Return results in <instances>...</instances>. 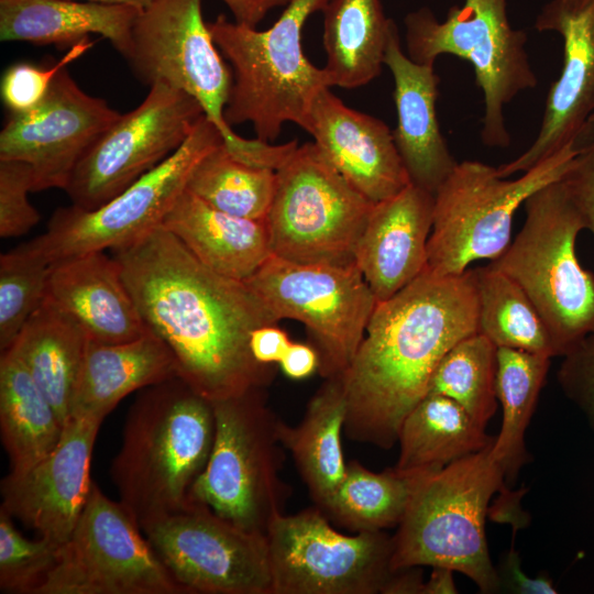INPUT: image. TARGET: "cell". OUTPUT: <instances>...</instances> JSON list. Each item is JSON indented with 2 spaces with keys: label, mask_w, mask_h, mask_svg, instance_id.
I'll return each instance as SVG.
<instances>
[{
  "label": "cell",
  "mask_w": 594,
  "mask_h": 594,
  "mask_svg": "<svg viewBox=\"0 0 594 594\" xmlns=\"http://www.w3.org/2000/svg\"><path fill=\"white\" fill-rule=\"evenodd\" d=\"M277 321L304 323L324 378L350 366L377 300L356 263H297L271 255L244 280Z\"/></svg>",
  "instance_id": "obj_12"
},
{
  "label": "cell",
  "mask_w": 594,
  "mask_h": 594,
  "mask_svg": "<svg viewBox=\"0 0 594 594\" xmlns=\"http://www.w3.org/2000/svg\"><path fill=\"white\" fill-rule=\"evenodd\" d=\"M408 57L433 65L442 54L466 59L483 92L481 140L488 147H508L504 107L538 79L526 51L527 34L510 25L506 0H464L443 21L421 8L405 18Z\"/></svg>",
  "instance_id": "obj_9"
},
{
  "label": "cell",
  "mask_w": 594,
  "mask_h": 594,
  "mask_svg": "<svg viewBox=\"0 0 594 594\" xmlns=\"http://www.w3.org/2000/svg\"><path fill=\"white\" fill-rule=\"evenodd\" d=\"M103 4H120L136 8L139 10L145 9L153 0H87Z\"/></svg>",
  "instance_id": "obj_50"
},
{
  "label": "cell",
  "mask_w": 594,
  "mask_h": 594,
  "mask_svg": "<svg viewBox=\"0 0 594 594\" xmlns=\"http://www.w3.org/2000/svg\"><path fill=\"white\" fill-rule=\"evenodd\" d=\"M497 346L481 332L457 342L435 369L428 394L458 403L482 427L497 409Z\"/></svg>",
  "instance_id": "obj_37"
},
{
  "label": "cell",
  "mask_w": 594,
  "mask_h": 594,
  "mask_svg": "<svg viewBox=\"0 0 594 594\" xmlns=\"http://www.w3.org/2000/svg\"><path fill=\"white\" fill-rule=\"evenodd\" d=\"M0 429L10 474L23 473L44 459L64 431L55 409L10 350L0 358Z\"/></svg>",
  "instance_id": "obj_32"
},
{
  "label": "cell",
  "mask_w": 594,
  "mask_h": 594,
  "mask_svg": "<svg viewBox=\"0 0 594 594\" xmlns=\"http://www.w3.org/2000/svg\"><path fill=\"white\" fill-rule=\"evenodd\" d=\"M346 396L342 375L326 378L295 427L279 420L278 436L295 462L316 506L321 507L342 482L346 465L344 432Z\"/></svg>",
  "instance_id": "obj_29"
},
{
  "label": "cell",
  "mask_w": 594,
  "mask_h": 594,
  "mask_svg": "<svg viewBox=\"0 0 594 594\" xmlns=\"http://www.w3.org/2000/svg\"><path fill=\"white\" fill-rule=\"evenodd\" d=\"M141 10L77 0H0V38L61 50L100 34L125 58L132 26Z\"/></svg>",
  "instance_id": "obj_27"
},
{
  "label": "cell",
  "mask_w": 594,
  "mask_h": 594,
  "mask_svg": "<svg viewBox=\"0 0 594 594\" xmlns=\"http://www.w3.org/2000/svg\"><path fill=\"white\" fill-rule=\"evenodd\" d=\"M53 262L33 239L0 256V350H9L48 294Z\"/></svg>",
  "instance_id": "obj_38"
},
{
  "label": "cell",
  "mask_w": 594,
  "mask_h": 594,
  "mask_svg": "<svg viewBox=\"0 0 594 594\" xmlns=\"http://www.w3.org/2000/svg\"><path fill=\"white\" fill-rule=\"evenodd\" d=\"M575 155L574 142L513 180L479 161L457 163L435 193L428 270L459 275L479 260L494 261L510 244L516 210L543 186L559 180Z\"/></svg>",
  "instance_id": "obj_10"
},
{
  "label": "cell",
  "mask_w": 594,
  "mask_h": 594,
  "mask_svg": "<svg viewBox=\"0 0 594 594\" xmlns=\"http://www.w3.org/2000/svg\"><path fill=\"white\" fill-rule=\"evenodd\" d=\"M329 162L366 199H388L411 182L382 120L345 106L330 88L317 96L306 130Z\"/></svg>",
  "instance_id": "obj_21"
},
{
  "label": "cell",
  "mask_w": 594,
  "mask_h": 594,
  "mask_svg": "<svg viewBox=\"0 0 594 594\" xmlns=\"http://www.w3.org/2000/svg\"><path fill=\"white\" fill-rule=\"evenodd\" d=\"M494 439L458 403L427 394L402 422L395 468L405 472L438 471L491 447Z\"/></svg>",
  "instance_id": "obj_31"
},
{
  "label": "cell",
  "mask_w": 594,
  "mask_h": 594,
  "mask_svg": "<svg viewBox=\"0 0 594 594\" xmlns=\"http://www.w3.org/2000/svg\"><path fill=\"white\" fill-rule=\"evenodd\" d=\"M453 571L435 566L428 581H425L422 594H453L457 587L453 581Z\"/></svg>",
  "instance_id": "obj_48"
},
{
  "label": "cell",
  "mask_w": 594,
  "mask_h": 594,
  "mask_svg": "<svg viewBox=\"0 0 594 594\" xmlns=\"http://www.w3.org/2000/svg\"><path fill=\"white\" fill-rule=\"evenodd\" d=\"M421 473L395 466L373 472L353 460L336 492L319 508L336 526L353 534L383 531L403 519Z\"/></svg>",
  "instance_id": "obj_33"
},
{
  "label": "cell",
  "mask_w": 594,
  "mask_h": 594,
  "mask_svg": "<svg viewBox=\"0 0 594 594\" xmlns=\"http://www.w3.org/2000/svg\"><path fill=\"white\" fill-rule=\"evenodd\" d=\"M594 0H552L543 7V10L554 13H576Z\"/></svg>",
  "instance_id": "obj_49"
},
{
  "label": "cell",
  "mask_w": 594,
  "mask_h": 594,
  "mask_svg": "<svg viewBox=\"0 0 594 594\" xmlns=\"http://www.w3.org/2000/svg\"><path fill=\"white\" fill-rule=\"evenodd\" d=\"M177 376L172 351L150 330L121 343L89 340L74 392L72 417L105 419L131 393Z\"/></svg>",
  "instance_id": "obj_26"
},
{
  "label": "cell",
  "mask_w": 594,
  "mask_h": 594,
  "mask_svg": "<svg viewBox=\"0 0 594 594\" xmlns=\"http://www.w3.org/2000/svg\"><path fill=\"white\" fill-rule=\"evenodd\" d=\"M290 342L284 330L275 324H266L252 331L250 350L257 363L268 366L279 363Z\"/></svg>",
  "instance_id": "obj_45"
},
{
  "label": "cell",
  "mask_w": 594,
  "mask_h": 594,
  "mask_svg": "<svg viewBox=\"0 0 594 594\" xmlns=\"http://www.w3.org/2000/svg\"><path fill=\"white\" fill-rule=\"evenodd\" d=\"M142 530L187 594H272L266 535L245 530L191 501Z\"/></svg>",
  "instance_id": "obj_17"
},
{
  "label": "cell",
  "mask_w": 594,
  "mask_h": 594,
  "mask_svg": "<svg viewBox=\"0 0 594 594\" xmlns=\"http://www.w3.org/2000/svg\"><path fill=\"white\" fill-rule=\"evenodd\" d=\"M234 16V21L251 28L275 8L286 6L289 0H222Z\"/></svg>",
  "instance_id": "obj_47"
},
{
  "label": "cell",
  "mask_w": 594,
  "mask_h": 594,
  "mask_svg": "<svg viewBox=\"0 0 594 594\" xmlns=\"http://www.w3.org/2000/svg\"><path fill=\"white\" fill-rule=\"evenodd\" d=\"M120 117L105 99L86 94L65 67L36 108L11 113L0 133V160L29 164L33 191L65 190L78 162Z\"/></svg>",
  "instance_id": "obj_18"
},
{
  "label": "cell",
  "mask_w": 594,
  "mask_h": 594,
  "mask_svg": "<svg viewBox=\"0 0 594 594\" xmlns=\"http://www.w3.org/2000/svg\"><path fill=\"white\" fill-rule=\"evenodd\" d=\"M498 572V571H497ZM501 587L519 594H556L553 582L547 574L530 578L521 570L518 552L514 544L504 560L502 572H498Z\"/></svg>",
  "instance_id": "obj_44"
},
{
  "label": "cell",
  "mask_w": 594,
  "mask_h": 594,
  "mask_svg": "<svg viewBox=\"0 0 594 594\" xmlns=\"http://www.w3.org/2000/svg\"><path fill=\"white\" fill-rule=\"evenodd\" d=\"M384 65L394 79L397 127L395 144L410 182L433 194L457 165L440 131L436 112L440 78L433 65H422L406 55L394 22Z\"/></svg>",
  "instance_id": "obj_23"
},
{
  "label": "cell",
  "mask_w": 594,
  "mask_h": 594,
  "mask_svg": "<svg viewBox=\"0 0 594 594\" xmlns=\"http://www.w3.org/2000/svg\"><path fill=\"white\" fill-rule=\"evenodd\" d=\"M575 155L561 177L587 229L594 235V113L574 140Z\"/></svg>",
  "instance_id": "obj_42"
},
{
  "label": "cell",
  "mask_w": 594,
  "mask_h": 594,
  "mask_svg": "<svg viewBox=\"0 0 594 594\" xmlns=\"http://www.w3.org/2000/svg\"><path fill=\"white\" fill-rule=\"evenodd\" d=\"M479 299V332L497 348L557 356L540 312L507 274L492 264L473 268Z\"/></svg>",
  "instance_id": "obj_35"
},
{
  "label": "cell",
  "mask_w": 594,
  "mask_h": 594,
  "mask_svg": "<svg viewBox=\"0 0 594 594\" xmlns=\"http://www.w3.org/2000/svg\"><path fill=\"white\" fill-rule=\"evenodd\" d=\"M213 272L239 280L252 276L273 255L265 220L218 210L185 189L161 226Z\"/></svg>",
  "instance_id": "obj_25"
},
{
  "label": "cell",
  "mask_w": 594,
  "mask_h": 594,
  "mask_svg": "<svg viewBox=\"0 0 594 594\" xmlns=\"http://www.w3.org/2000/svg\"><path fill=\"white\" fill-rule=\"evenodd\" d=\"M125 59L144 85L162 82L198 101L235 158L277 170L297 147V140L243 139L226 121L233 76L204 20L202 0H153L135 18Z\"/></svg>",
  "instance_id": "obj_6"
},
{
  "label": "cell",
  "mask_w": 594,
  "mask_h": 594,
  "mask_svg": "<svg viewBox=\"0 0 594 594\" xmlns=\"http://www.w3.org/2000/svg\"><path fill=\"white\" fill-rule=\"evenodd\" d=\"M223 143L218 128L204 114L182 146L163 163L96 209L74 205L56 209L34 243L55 263L135 242L161 226L186 189L196 164Z\"/></svg>",
  "instance_id": "obj_15"
},
{
  "label": "cell",
  "mask_w": 594,
  "mask_h": 594,
  "mask_svg": "<svg viewBox=\"0 0 594 594\" xmlns=\"http://www.w3.org/2000/svg\"><path fill=\"white\" fill-rule=\"evenodd\" d=\"M188 94L162 82L121 117L85 153L65 191L72 205L96 209L168 158L204 116Z\"/></svg>",
  "instance_id": "obj_16"
},
{
  "label": "cell",
  "mask_w": 594,
  "mask_h": 594,
  "mask_svg": "<svg viewBox=\"0 0 594 594\" xmlns=\"http://www.w3.org/2000/svg\"><path fill=\"white\" fill-rule=\"evenodd\" d=\"M276 188V170L235 158L223 144L194 167L186 189L211 207L253 220H265Z\"/></svg>",
  "instance_id": "obj_36"
},
{
  "label": "cell",
  "mask_w": 594,
  "mask_h": 594,
  "mask_svg": "<svg viewBox=\"0 0 594 594\" xmlns=\"http://www.w3.org/2000/svg\"><path fill=\"white\" fill-rule=\"evenodd\" d=\"M94 42L84 38L70 46L56 63L47 67L30 63L11 65L1 80V97L11 113L21 114L36 108L46 97L56 75L68 64L84 55Z\"/></svg>",
  "instance_id": "obj_40"
},
{
  "label": "cell",
  "mask_w": 594,
  "mask_h": 594,
  "mask_svg": "<svg viewBox=\"0 0 594 594\" xmlns=\"http://www.w3.org/2000/svg\"><path fill=\"white\" fill-rule=\"evenodd\" d=\"M58 546L45 538L29 539L0 509V588L37 594L57 560Z\"/></svg>",
  "instance_id": "obj_39"
},
{
  "label": "cell",
  "mask_w": 594,
  "mask_h": 594,
  "mask_svg": "<svg viewBox=\"0 0 594 594\" xmlns=\"http://www.w3.org/2000/svg\"><path fill=\"white\" fill-rule=\"evenodd\" d=\"M272 594H385L393 537L338 531L316 505L276 516L266 532Z\"/></svg>",
  "instance_id": "obj_13"
},
{
  "label": "cell",
  "mask_w": 594,
  "mask_h": 594,
  "mask_svg": "<svg viewBox=\"0 0 594 594\" xmlns=\"http://www.w3.org/2000/svg\"><path fill=\"white\" fill-rule=\"evenodd\" d=\"M322 12L323 69L331 87L367 85L381 74L394 21L380 0H330Z\"/></svg>",
  "instance_id": "obj_30"
},
{
  "label": "cell",
  "mask_w": 594,
  "mask_h": 594,
  "mask_svg": "<svg viewBox=\"0 0 594 594\" xmlns=\"http://www.w3.org/2000/svg\"><path fill=\"white\" fill-rule=\"evenodd\" d=\"M550 356L497 348L496 394L502 406V426L491 447L492 458L505 480H514L527 462L525 432L544 384Z\"/></svg>",
  "instance_id": "obj_34"
},
{
  "label": "cell",
  "mask_w": 594,
  "mask_h": 594,
  "mask_svg": "<svg viewBox=\"0 0 594 594\" xmlns=\"http://www.w3.org/2000/svg\"><path fill=\"white\" fill-rule=\"evenodd\" d=\"M491 447L418 476L393 536L394 570L439 566L466 575L482 593L501 590L485 517L492 496L504 490L505 474Z\"/></svg>",
  "instance_id": "obj_5"
},
{
  "label": "cell",
  "mask_w": 594,
  "mask_h": 594,
  "mask_svg": "<svg viewBox=\"0 0 594 594\" xmlns=\"http://www.w3.org/2000/svg\"><path fill=\"white\" fill-rule=\"evenodd\" d=\"M283 373L293 380L310 376L319 366V355L315 346L290 342L279 361Z\"/></svg>",
  "instance_id": "obj_46"
},
{
  "label": "cell",
  "mask_w": 594,
  "mask_h": 594,
  "mask_svg": "<svg viewBox=\"0 0 594 594\" xmlns=\"http://www.w3.org/2000/svg\"><path fill=\"white\" fill-rule=\"evenodd\" d=\"M373 206L315 142L298 145L276 170L265 219L273 254L297 263H354Z\"/></svg>",
  "instance_id": "obj_11"
},
{
  "label": "cell",
  "mask_w": 594,
  "mask_h": 594,
  "mask_svg": "<svg viewBox=\"0 0 594 594\" xmlns=\"http://www.w3.org/2000/svg\"><path fill=\"white\" fill-rule=\"evenodd\" d=\"M112 253L145 327L197 393L216 402L270 381L271 365L254 360L250 337L277 320L244 280L213 272L162 227Z\"/></svg>",
  "instance_id": "obj_1"
},
{
  "label": "cell",
  "mask_w": 594,
  "mask_h": 594,
  "mask_svg": "<svg viewBox=\"0 0 594 594\" xmlns=\"http://www.w3.org/2000/svg\"><path fill=\"white\" fill-rule=\"evenodd\" d=\"M215 430L212 402L179 376L147 387L133 403L110 474L141 528L190 504Z\"/></svg>",
  "instance_id": "obj_3"
},
{
  "label": "cell",
  "mask_w": 594,
  "mask_h": 594,
  "mask_svg": "<svg viewBox=\"0 0 594 594\" xmlns=\"http://www.w3.org/2000/svg\"><path fill=\"white\" fill-rule=\"evenodd\" d=\"M37 594H187L119 501L92 483L88 501Z\"/></svg>",
  "instance_id": "obj_14"
},
{
  "label": "cell",
  "mask_w": 594,
  "mask_h": 594,
  "mask_svg": "<svg viewBox=\"0 0 594 594\" xmlns=\"http://www.w3.org/2000/svg\"><path fill=\"white\" fill-rule=\"evenodd\" d=\"M329 1L289 0L264 31L231 22L223 14L208 22L217 47L233 68L224 110L230 127L250 122L256 139L266 143L279 136L286 122L306 130L314 101L331 85L326 70L304 54L301 31Z\"/></svg>",
  "instance_id": "obj_4"
},
{
  "label": "cell",
  "mask_w": 594,
  "mask_h": 594,
  "mask_svg": "<svg viewBox=\"0 0 594 594\" xmlns=\"http://www.w3.org/2000/svg\"><path fill=\"white\" fill-rule=\"evenodd\" d=\"M558 382L594 429V332L563 355Z\"/></svg>",
  "instance_id": "obj_43"
},
{
  "label": "cell",
  "mask_w": 594,
  "mask_h": 594,
  "mask_svg": "<svg viewBox=\"0 0 594 594\" xmlns=\"http://www.w3.org/2000/svg\"><path fill=\"white\" fill-rule=\"evenodd\" d=\"M435 195L410 183L374 204L355 249V263L377 301L405 288L428 267Z\"/></svg>",
  "instance_id": "obj_22"
},
{
  "label": "cell",
  "mask_w": 594,
  "mask_h": 594,
  "mask_svg": "<svg viewBox=\"0 0 594 594\" xmlns=\"http://www.w3.org/2000/svg\"><path fill=\"white\" fill-rule=\"evenodd\" d=\"M524 224L506 251L492 261L529 296L550 332L556 355H564L594 332V274L578 260L584 223L561 178L524 202Z\"/></svg>",
  "instance_id": "obj_7"
},
{
  "label": "cell",
  "mask_w": 594,
  "mask_h": 594,
  "mask_svg": "<svg viewBox=\"0 0 594 594\" xmlns=\"http://www.w3.org/2000/svg\"><path fill=\"white\" fill-rule=\"evenodd\" d=\"M103 419L72 417L57 446L41 461L1 482V510L56 546L70 537L92 486L90 463Z\"/></svg>",
  "instance_id": "obj_19"
},
{
  "label": "cell",
  "mask_w": 594,
  "mask_h": 594,
  "mask_svg": "<svg viewBox=\"0 0 594 594\" xmlns=\"http://www.w3.org/2000/svg\"><path fill=\"white\" fill-rule=\"evenodd\" d=\"M47 296L81 326L89 340L121 343L148 331L119 263L105 251L55 262Z\"/></svg>",
  "instance_id": "obj_24"
},
{
  "label": "cell",
  "mask_w": 594,
  "mask_h": 594,
  "mask_svg": "<svg viewBox=\"0 0 594 594\" xmlns=\"http://www.w3.org/2000/svg\"><path fill=\"white\" fill-rule=\"evenodd\" d=\"M34 178L29 164L0 160V237L24 235L41 220L28 194L33 191Z\"/></svg>",
  "instance_id": "obj_41"
},
{
  "label": "cell",
  "mask_w": 594,
  "mask_h": 594,
  "mask_svg": "<svg viewBox=\"0 0 594 594\" xmlns=\"http://www.w3.org/2000/svg\"><path fill=\"white\" fill-rule=\"evenodd\" d=\"M475 332L479 299L473 268L444 276L427 268L397 294L377 301L342 374L344 435L391 449L405 417L428 394L440 360Z\"/></svg>",
  "instance_id": "obj_2"
},
{
  "label": "cell",
  "mask_w": 594,
  "mask_h": 594,
  "mask_svg": "<svg viewBox=\"0 0 594 594\" xmlns=\"http://www.w3.org/2000/svg\"><path fill=\"white\" fill-rule=\"evenodd\" d=\"M535 28L561 35L563 66L548 91L536 140L518 157L496 167L504 178L527 172L572 144L594 113V1L572 14L542 9Z\"/></svg>",
  "instance_id": "obj_20"
},
{
  "label": "cell",
  "mask_w": 594,
  "mask_h": 594,
  "mask_svg": "<svg viewBox=\"0 0 594 594\" xmlns=\"http://www.w3.org/2000/svg\"><path fill=\"white\" fill-rule=\"evenodd\" d=\"M261 388L212 402L215 440L190 499L234 525L266 535L290 494L280 479L284 462L279 418Z\"/></svg>",
  "instance_id": "obj_8"
},
{
  "label": "cell",
  "mask_w": 594,
  "mask_h": 594,
  "mask_svg": "<svg viewBox=\"0 0 594 594\" xmlns=\"http://www.w3.org/2000/svg\"><path fill=\"white\" fill-rule=\"evenodd\" d=\"M88 341L81 326L47 296L9 349L26 367L64 427L72 417Z\"/></svg>",
  "instance_id": "obj_28"
}]
</instances>
